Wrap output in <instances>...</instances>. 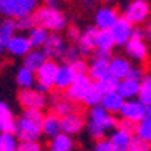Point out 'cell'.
Instances as JSON below:
<instances>
[{
  "instance_id": "15",
  "label": "cell",
  "mask_w": 151,
  "mask_h": 151,
  "mask_svg": "<svg viewBox=\"0 0 151 151\" xmlns=\"http://www.w3.org/2000/svg\"><path fill=\"white\" fill-rule=\"evenodd\" d=\"M30 50H32V47H30V42H28L27 35H23V33H15V35L9 40L5 52H9V53L14 55V57H25Z\"/></svg>"
},
{
  "instance_id": "34",
  "label": "cell",
  "mask_w": 151,
  "mask_h": 151,
  "mask_svg": "<svg viewBox=\"0 0 151 151\" xmlns=\"http://www.w3.org/2000/svg\"><path fill=\"white\" fill-rule=\"evenodd\" d=\"M17 145L14 133H0V151H15Z\"/></svg>"
},
{
  "instance_id": "30",
  "label": "cell",
  "mask_w": 151,
  "mask_h": 151,
  "mask_svg": "<svg viewBox=\"0 0 151 151\" xmlns=\"http://www.w3.org/2000/svg\"><path fill=\"white\" fill-rule=\"evenodd\" d=\"M15 78H17V85L22 90L33 88V85H35V71L28 70V68H25V67H20Z\"/></svg>"
},
{
  "instance_id": "6",
  "label": "cell",
  "mask_w": 151,
  "mask_h": 151,
  "mask_svg": "<svg viewBox=\"0 0 151 151\" xmlns=\"http://www.w3.org/2000/svg\"><path fill=\"white\" fill-rule=\"evenodd\" d=\"M120 115H121L123 120H129V121H134V123H139L143 118L150 116V106L141 105L138 100H126V101H123Z\"/></svg>"
},
{
  "instance_id": "12",
  "label": "cell",
  "mask_w": 151,
  "mask_h": 151,
  "mask_svg": "<svg viewBox=\"0 0 151 151\" xmlns=\"http://www.w3.org/2000/svg\"><path fill=\"white\" fill-rule=\"evenodd\" d=\"M133 25L123 17H118V20L115 22V25L110 28L111 37H113V42L115 45H126L131 38V33H133Z\"/></svg>"
},
{
  "instance_id": "2",
  "label": "cell",
  "mask_w": 151,
  "mask_h": 151,
  "mask_svg": "<svg viewBox=\"0 0 151 151\" xmlns=\"http://www.w3.org/2000/svg\"><path fill=\"white\" fill-rule=\"evenodd\" d=\"M40 5V0H0V15L17 20L22 17L33 15Z\"/></svg>"
},
{
  "instance_id": "19",
  "label": "cell",
  "mask_w": 151,
  "mask_h": 151,
  "mask_svg": "<svg viewBox=\"0 0 151 151\" xmlns=\"http://www.w3.org/2000/svg\"><path fill=\"white\" fill-rule=\"evenodd\" d=\"M42 134L45 136H48L50 139L55 138L57 134L62 133V126H60V118L55 116L53 113H50V115L43 116V120H42Z\"/></svg>"
},
{
  "instance_id": "40",
  "label": "cell",
  "mask_w": 151,
  "mask_h": 151,
  "mask_svg": "<svg viewBox=\"0 0 151 151\" xmlns=\"http://www.w3.org/2000/svg\"><path fill=\"white\" fill-rule=\"evenodd\" d=\"M38 141H20L15 148V151H40Z\"/></svg>"
},
{
  "instance_id": "44",
  "label": "cell",
  "mask_w": 151,
  "mask_h": 151,
  "mask_svg": "<svg viewBox=\"0 0 151 151\" xmlns=\"http://www.w3.org/2000/svg\"><path fill=\"white\" fill-rule=\"evenodd\" d=\"M14 116H12V110L7 106V103L0 101V123L2 121H7V120H12Z\"/></svg>"
},
{
  "instance_id": "49",
  "label": "cell",
  "mask_w": 151,
  "mask_h": 151,
  "mask_svg": "<svg viewBox=\"0 0 151 151\" xmlns=\"http://www.w3.org/2000/svg\"><path fill=\"white\" fill-rule=\"evenodd\" d=\"M80 2H81L83 7H86V9H91V7L96 4V0H80Z\"/></svg>"
},
{
  "instance_id": "14",
  "label": "cell",
  "mask_w": 151,
  "mask_h": 151,
  "mask_svg": "<svg viewBox=\"0 0 151 151\" xmlns=\"http://www.w3.org/2000/svg\"><path fill=\"white\" fill-rule=\"evenodd\" d=\"M60 126H62V133L68 134V136H73V134H78L81 129L85 128V120L83 116L78 115L76 111L70 113V115L60 118Z\"/></svg>"
},
{
  "instance_id": "45",
  "label": "cell",
  "mask_w": 151,
  "mask_h": 151,
  "mask_svg": "<svg viewBox=\"0 0 151 151\" xmlns=\"http://www.w3.org/2000/svg\"><path fill=\"white\" fill-rule=\"evenodd\" d=\"M111 52H105V50H93V60H100V62H110Z\"/></svg>"
},
{
  "instance_id": "5",
  "label": "cell",
  "mask_w": 151,
  "mask_h": 151,
  "mask_svg": "<svg viewBox=\"0 0 151 151\" xmlns=\"http://www.w3.org/2000/svg\"><path fill=\"white\" fill-rule=\"evenodd\" d=\"M57 70H58V63L53 62V60H47V62L35 71V80H37V83H38V88L37 90H38L40 93H45V91H48L50 88H53Z\"/></svg>"
},
{
  "instance_id": "28",
  "label": "cell",
  "mask_w": 151,
  "mask_h": 151,
  "mask_svg": "<svg viewBox=\"0 0 151 151\" xmlns=\"http://www.w3.org/2000/svg\"><path fill=\"white\" fill-rule=\"evenodd\" d=\"M73 150V139L68 134H57L55 138H52L50 141V150L48 151H71Z\"/></svg>"
},
{
  "instance_id": "10",
  "label": "cell",
  "mask_w": 151,
  "mask_h": 151,
  "mask_svg": "<svg viewBox=\"0 0 151 151\" xmlns=\"http://www.w3.org/2000/svg\"><path fill=\"white\" fill-rule=\"evenodd\" d=\"M18 101L23 110H42L47 103V98L37 88H25L18 93Z\"/></svg>"
},
{
  "instance_id": "25",
  "label": "cell",
  "mask_w": 151,
  "mask_h": 151,
  "mask_svg": "<svg viewBox=\"0 0 151 151\" xmlns=\"http://www.w3.org/2000/svg\"><path fill=\"white\" fill-rule=\"evenodd\" d=\"M15 35V25L14 20L10 18H5L4 22H0V55L5 53V48H7V43L12 37Z\"/></svg>"
},
{
  "instance_id": "1",
  "label": "cell",
  "mask_w": 151,
  "mask_h": 151,
  "mask_svg": "<svg viewBox=\"0 0 151 151\" xmlns=\"http://www.w3.org/2000/svg\"><path fill=\"white\" fill-rule=\"evenodd\" d=\"M33 22L35 25L45 28L47 32L58 33L63 28H67V15L60 9H47V7H38L33 12Z\"/></svg>"
},
{
  "instance_id": "39",
  "label": "cell",
  "mask_w": 151,
  "mask_h": 151,
  "mask_svg": "<svg viewBox=\"0 0 151 151\" xmlns=\"http://www.w3.org/2000/svg\"><path fill=\"white\" fill-rule=\"evenodd\" d=\"M128 151H150V143L143 141L141 138H138V136H131Z\"/></svg>"
},
{
  "instance_id": "4",
  "label": "cell",
  "mask_w": 151,
  "mask_h": 151,
  "mask_svg": "<svg viewBox=\"0 0 151 151\" xmlns=\"http://www.w3.org/2000/svg\"><path fill=\"white\" fill-rule=\"evenodd\" d=\"M42 123L35 120H28L20 116V120L15 121V138H18L20 141H38V138L42 134Z\"/></svg>"
},
{
  "instance_id": "27",
  "label": "cell",
  "mask_w": 151,
  "mask_h": 151,
  "mask_svg": "<svg viewBox=\"0 0 151 151\" xmlns=\"http://www.w3.org/2000/svg\"><path fill=\"white\" fill-rule=\"evenodd\" d=\"M50 32H47L45 28L38 27V25H35L33 28H30L28 30V42H30V47L32 48H42L43 47V43L47 42V38H48Z\"/></svg>"
},
{
  "instance_id": "41",
  "label": "cell",
  "mask_w": 151,
  "mask_h": 151,
  "mask_svg": "<svg viewBox=\"0 0 151 151\" xmlns=\"http://www.w3.org/2000/svg\"><path fill=\"white\" fill-rule=\"evenodd\" d=\"M71 70L75 71V75L76 76H80V75H86V71H88V63L85 62V60H76V62H73L70 65Z\"/></svg>"
},
{
  "instance_id": "46",
  "label": "cell",
  "mask_w": 151,
  "mask_h": 151,
  "mask_svg": "<svg viewBox=\"0 0 151 151\" xmlns=\"http://www.w3.org/2000/svg\"><path fill=\"white\" fill-rule=\"evenodd\" d=\"M15 131V120H7L0 123V133H14Z\"/></svg>"
},
{
  "instance_id": "47",
  "label": "cell",
  "mask_w": 151,
  "mask_h": 151,
  "mask_svg": "<svg viewBox=\"0 0 151 151\" xmlns=\"http://www.w3.org/2000/svg\"><path fill=\"white\" fill-rule=\"evenodd\" d=\"M93 151H113V150H111L110 143H108L106 139H100V141H98L96 145H95Z\"/></svg>"
},
{
  "instance_id": "42",
  "label": "cell",
  "mask_w": 151,
  "mask_h": 151,
  "mask_svg": "<svg viewBox=\"0 0 151 151\" xmlns=\"http://www.w3.org/2000/svg\"><path fill=\"white\" fill-rule=\"evenodd\" d=\"M143 76H145V71L141 70L139 67H131L129 68V73H128V76L126 78H129V80H133V81H139L143 80Z\"/></svg>"
},
{
  "instance_id": "37",
  "label": "cell",
  "mask_w": 151,
  "mask_h": 151,
  "mask_svg": "<svg viewBox=\"0 0 151 151\" xmlns=\"http://www.w3.org/2000/svg\"><path fill=\"white\" fill-rule=\"evenodd\" d=\"M14 25H15V32H28L30 28L35 27V22H33V17L28 15V17H22V18H17L14 20Z\"/></svg>"
},
{
  "instance_id": "3",
  "label": "cell",
  "mask_w": 151,
  "mask_h": 151,
  "mask_svg": "<svg viewBox=\"0 0 151 151\" xmlns=\"http://www.w3.org/2000/svg\"><path fill=\"white\" fill-rule=\"evenodd\" d=\"M150 17V4L148 0H131L124 7L123 18H126L131 25H143Z\"/></svg>"
},
{
  "instance_id": "48",
  "label": "cell",
  "mask_w": 151,
  "mask_h": 151,
  "mask_svg": "<svg viewBox=\"0 0 151 151\" xmlns=\"http://www.w3.org/2000/svg\"><path fill=\"white\" fill-rule=\"evenodd\" d=\"M62 0H43V7L47 9H60Z\"/></svg>"
},
{
  "instance_id": "36",
  "label": "cell",
  "mask_w": 151,
  "mask_h": 151,
  "mask_svg": "<svg viewBox=\"0 0 151 151\" xmlns=\"http://www.w3.org/2000/svg\"><path fill=\"white\" fill-rule=\"evenodd\" d=\"M62 60L65 65H71L73 62L80 60V53H78V50H76L75 45H67V48H65V52L62 55Z\"/></svg>"
},
{
  "instance_id": "35",
  "label": "cell",
  "mask_w": 151,
  "mask_h": 151,
  "mask_svg": "<svg viewBox=\"0 0 151 151\" xmlns=\"http://www.w3.org/2000/svg\"><path fill=\"white\" fill-rule=\"evenodd\" d=\"M98 88H100V91H101L103 95L106 93H113V91H116V88H118V80H115L113 76H105L103 80L96 81Z\"/></svg>"
},
{
  "instance_id": "20",
  "label": "cell",
  "mask_w": 151,
  "mask_h": 151,
  "mask_svg": "<svg viewBox=\"0 0 151 151\" xmlns=\"http://www.w3.org/2000/svg\"><path fill=\"white\" fill-rule=\"evenodd\" d=\"M47 62V57L42 52V48H32L25 57H23V67L32 71H37L38 68Z\"/></svg>"
},
{
  "instance_id": "32",
  "label": "cell",
  "mask_w": 151,
  "mask_h": 151,
  "mask_svg": "<svg viewBox=\"0 0 151 151\" xmlns=\"http://www.w3.org/2000/svg\"><path fill=\"white\" fill-rule=\"evenodd\" d=\"M101 96H103V93L100 91L98 85L91 83V86L88 88V91H86V95H85V98H83V103L88 105L90 108L96 106V105H100V101H101Z\"/></svg>"
},
{
  "instance_id": "23",
  "label": "cell",
  "mask_w": 151,
  "mask_h": 151,
  "mask_svg": "<svg viewBox=\"0 0 151 151\" xmlns=\"http://www.w3.org/2000/svg\"><path fill=\"white\" fill-rule=\"evenodd\" d=\"M52 113H53L55 116H58V118H63V116L70 115V113H73L75 111V105L70 101V100H67L65 96H55L53 98V105H52Z\"/></svg>"
},
{
  "instance_id": "29",
  "label": "cell",
  "mask_w": 151,
  "mask_h": 151,
  "mask_svg": "<svg viewBox=\"0 0 151 151\" xmlns=\"http://www.w3.org/2000/svg\"><path fill=\"white\" fill-rule=\"evenodd\" d=\"M138 101L145 105V106H150L151 105V76L145 75L143 80L139 81V90H138Z\"/></svg>"
},
{
  "instance_id": "16",
  "label": "cell",
  "mask_w": 151,
  "mask_h": 151,
  "mask_svg": "<svg viewBox=\"0 0 151 151\" xmlns=\"http://www.w3.org/2000/svg\"><path fill=\"white\" fill-rule=\"evenodd\" d=\"M129 68H131V65H129V62L126 60V58L111 57L110 62H108V75L113 76L115 80L121 81V80H124V78L128 76Z\"/></svg>"
},
{
  "instance_id": "38",
  "label": "cell",
  "mask_w": 151,
  "mask_h": 151,
  "mask_svg": "<svg viewBox=\"0 0 151 151\" xmlns=\"http://www.w3.org/2000/svg\"><path fill=\"white\" fill-rule=\"evenodd\" d=\"M116 129H120V131L129 134V136H133V134L136 133V123H134V121L123 120V118H121L120 121H116Z\"/></svg>"
},
{
  "instance_id": "17",
  "label": "cell",
  "mask_w": 151,
  "mask_h": 151,
  "mask_svg": "<svg viewBox=\"0 0 151 151\" xmlns=\"http://www.w3.org/2000/svg\"><path fill=\"white\" fill-rule=\"evenodd\" d=\"M75 78H76V75H75V71L71 70L70 65H65V63H63V65H58L53 86L57 90H60V91H62V90H67Z\"/></svg>"
},
{
  "instance_id": "50",
  "label": "cell",
  "mask_w": 151,
  "mask_h": 151,
  "mask_svg": "<svg viewBox=\"0 0 151 151\" xmlns=\"http://www.w3.org/2000/svg\"><path fill=\"white\" fill-rule=\"evenodd\" d=\"M103 4H111V2H115V0H101Z\"/></svg>"
},
{
  "instance_id": "13",
  "label": "cell",
  "mask_w": 151,
  "mask_h": 151,
  "mask_svg": "<svg viewBox=\"0 0 151 151\" xmlns=\"http://www.w3.org/2000/svg\"><path fill=\"white\" fill-rule=\"evenodd\" d=\"M96 33L98 30L95 27H88L85 28L83 32L80 33V38L76 40V50H78V53L80 57H88L90 53H93L95 47H96Z\"/></svg>"
},
{
  "instance_id": "21",
  "label": "cell",
  "mask_w": 151,
  "mask_h": 151,
  "mask_svg": "<svg viewBox=\"0 0 151 151\" xmlns=\"http://www.w3.org/2000/svg\"><path fill=\"white\" fill-rule=\"evenodd\" d=\"M123 98L120 96V95L116 93V91H113V93H106L101 96V101H100V106L103 108V110L106 111V113H120L121 106H123Z\"/></svg>"
},
{
  "instance_id": "26",
  "label": "cell",
  "mask_w": 151,
  "mask_h": 151,
  "mask_svg": "<svg viewBox=\"0 0 151 151\" xmlns=\"http://www.w3.org/2000/svg\"><path fill=\"white\" fill-rule=\"evenodd\" d=\"M86 75L91 81H100L103 80L105 76H108V63L106 62H100V60H93V62L88 65V71Z\"/></svg>"
},
{
  "instance_id": "11",
  "label": "cell",
  "mask_w": 151,
  "mask_h": 151,
  "mask_svg": "<svg viewBox=\"0 0 151 151\" xmlns=\"http://www.w3.org/2000/svg\"><path fill=\"white\" fill-rule=\"evenodd\" d=\"M118 20V12L111 5H101L95 12V28L96 30H110Z\"/></svg>"
},
{
  "instance_id": "31",
  "label": "cell",
  "mask_w": 151,
  "mask_h": 151,
  "mask_svg": "<svg viewBox=\"0 0 151 151\" xmlns=\"http://www.w3.org/2000/svg\"><path fill=\"white\" fill-rule=\"evenodd\" d=\"M115 47L113 37H111L110 30H98L96 33V50H105V52H111V48Z\"/></svg>"
},
{
  "instance_id": "33",
  "label": "cell",
  "mask_w": 151,
  "mask_h": 151,
  "mask_svg": "<svg viewBox=\"0 0 151 151\" xmlns=\"http://www.w3.org/2000/svg\"><path fill=\"white\" fill-rule=\"evenodd\" d=\"M134 134L138 138H141L143 141L150 143V139H151V116H146L139 123H136V133Z\"/></svg>"
},
{
  "instance_id": "24",
  "label": "cell",
  "mask_w": 151,
  "mask_h": 151,
  "mask_svg": "<svg viewBox=\"0 0 151 151\" xmlns=\"http://www.w3.org/2000/svg\"><path fill=\"white\" fill-rule=\"evenodd\" d=\"M129 141H131V136L123 133V131H120V129H115L111 133L110 139H108V143H110V146L113 151H128Z\"/></svg>"
},
{
  "instance_id": "9",
  "label": "cell",
  "mask_w": 151,
  "mask_h": 151,
  "mask_svg": "<svg viewBox=\"0 0 151 151\" xmlns=\"http://www.w3.org/2000/svg\"><path fill=\"white\" fill-rule=\"evenodd\" d=\"M67 48V43H65V38H63L60 33H50L47 42L42 47V52L45 53L47 60H58L62 58L63 52Z\"/></svg>"
},
{
  "instance_id": "8",
  "label": "cell",
  "mask_w": 151,
  "mask_h": 151,
  "mask_svg": "<svg viewBox=\"0 0 151 151\" xmlns=\"http://www.w3.org/2000/svg\"><path fill=\"white\" fill-rule=\"evenodd\" d=\"M88 124L98 126V128H101L103 131L106 133L108 129L116 128V120L110 115V113H106V111L103 110L100 105H96V106H91V108H90Z\"/></svg>"
},
{
  "instance_id": "18",
  "label": "cell",
  "mask_w": 151,
  "mask_h": 151,
  "mask_svg": "<svg viewBox=\"0 0 151 151\" xmlns=\"http://www.w3.org/2000/svg\"><path fill=\"white\" fill-rule=\"evenodd\" d=\"M126 53L129 58H133L136 62H145L148 58V45L145 40H136V38H129L126 45Z\"/></svg>"
},
{
  "instance_id": "43",
  "label": "cell",
  "mask_w": 151,
  "mask_h": 151,
  "mask_svg": "<svg viewBox=\"0 0 151 151\" xmlns=\"http://www.w3.org/2000/svg\"><path fill=\"white\" fill-rule=\"evenodd\" d=\"M80 33H81L80 28L76 25H71V27L67 28V40H70L71 43H76V40L80 38Z\"/></svg>"
},
{
  "instance_id": "7",
  "label": "cell",
  "mask_w": 151,
  "mask_h": 151,
  "mask_svg": "<svg viewBox=\"0 0 151 151\" xmlns=\"http://www.w3.org/2000/svg\"><path fill=\"white\" fill-rule=\"evenodd\" d=\"M93 81L88 78V75H80L76 76L75 80L71 81V85L65 90V98L70 100L71 103H76V101H83L85 95L88 91V88L91 86Z\"/></svg>"
},
{
  "instance_id": "22",
  "label": "cell",
  "mask_w": 151,
  "mask_h": 151,
  "mask_svg": "<svg viewBox=\"0 0 151 151\" xmlns=\"http://www.w3.org/2000/svg\"><path fill=\"white\" fill-rule=\"evenodd\" d=\"M138 90H139V83H138V81H133V80H129V78H124V80L118 81L116 93L126 101V100H134V98H136Z\"/></svg>"
}]
</instances>
